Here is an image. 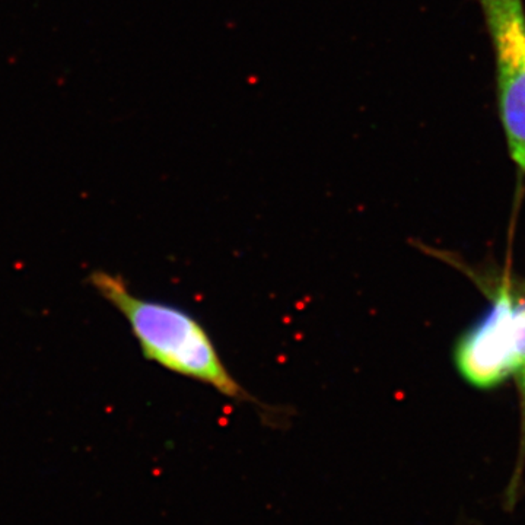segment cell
Segmentation results:
<instances>
[{
	"instance_id": "cell-1",
	"label": "cell",
	"mask_w": 525,
	"mask_h": 525,
	"mask_svg": "<svg viewBox=\"0 0 525 525\" xmlns=\"http://www.w3.org/2000/svg\"><path fill=\"white\" fill-rule=\"evenodd\" d=\"M93 289L127 320L143 356L166 371L213 388L235 403L252 404L270 428L289 422L290 410L260 402L234 376L206 327L181 307L134 295L120 275L95 270Z\"/></svg>"
},
{
	"instance_id": "cell-3",
	"label": "cell",
	"mask_w": 525,
	"mask_h": 525,
	"mask_svg": "<svg viewBox=\"0 0 525 525\" xmlns=\"http://www.w3.org/2000/svg\"><path fill=\"white\" fill-rule=\"evenodd\" d=\"M489 296V311L497 327L511 378L515 379L520 402L518 452L512 474L502 493L506 514L517 509L525 493V279L515 276L471 275Z\"/></svg>"
},
{
	"instance_id": "cell-2",
	"label": "cell",
	"mask_w": 525,
	"mask_h": 525,
	"mask_svg": "<svg viewBox=\"0 0 525 525\" xmlns=\"http://www.w3.org/2000/svg\"><path fill=\"white\" fill-rule=\"evenodd\" d=\"M490 35L496 63L497 102L508 151L525 177L524 0H477Z\"/></svg>"
}]
</instances>
